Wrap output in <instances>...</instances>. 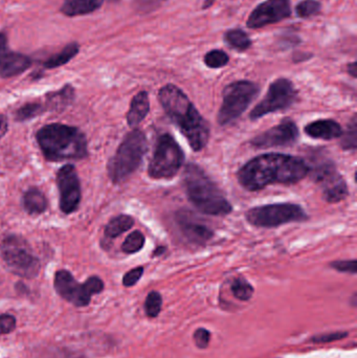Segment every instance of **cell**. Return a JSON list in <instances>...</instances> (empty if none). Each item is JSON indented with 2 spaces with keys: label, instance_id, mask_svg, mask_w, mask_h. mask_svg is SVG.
Segmentation results:
<instances>
[{
  "label": "cell",
  "instance_id": "6da1fadb",
  "mask_svg": "<svg viewBox=\"0 0 357 358\" xmlns=\"http://www.w3.org/2000/svg\"><path fill=\"white\" fill-rule=\"evenodd\" d=\"M309 173L303 158L286 154L269 153L257 156L240 168V185L249 192L259 191L271 185H293Z\"/></svg>",
  "mask_w": 357,
  "mask_h": 358
},
{
  "label": "cell",
  "instance_id": "7a4b0ae2",
  "mask_svg": "<svg viewBox=\"0 0 357 358\" xmlns=\"http://www.w3.org/2000/svg\"><path fill=\"white\" fill-rule=\"evenodd\" d=\"M158 100L170 120L177 126L194 151H201L209 142V123L196 110L193 103L174 84H167L158 92Z\"/></svg>",
  "mask_w": 357,
  "mask_h": 358
},
{
  "label": "cell",
  "instance_id": "3957f363",
  "mask_svg": "<svg viewBox=\"0 0 357 358\" xmlns=\"http://www.w3.org/2000/svg\"><path fill=\"white\" fill-rule=\"evenodd\" d=\"M36 138L49 162L83 159L87 156L86 138L79 128L49 124L37 132Z\"/></svg>",
  "mask_w": 357,
  "mask_h": 358
},
{
  "label": "cell",
  "instance_id": "277c9868",
  "mask_svg": "<svg viewBox=\"0 0 357 358\" xmlns=\"http://www.w3.org/2000/svg\"><path fill=\"white\" fill-rule=\"evenodd\" d=\"M184 183L188 199L201 213L212 216H225L233 211L223 192L199 166L195 164L186 166Z\"/></svg>",
  "mask_w": 357,
  "mask_h": 358
},
{
  "label": "cell",
  "instance_id": "5b68a950",
  "mask_svg": "<svg viewBox=\"0 0 357 358\" xmlns=\"http://www.w3.org/2000/svg\"><path fill=\"white\" fill-rule=\"evenodd\" d=\"M148 150L146 134L140 129L129 132L119 146L116 155L109 160L108 175L114 183L130 177L140 167Z\"/></svg>",
  "mask_w": 357,
  "mask_h": 358
},
{
  "label": "cell",
  "instance_id": "8992f818",
  "mask_svg": "<svg viewBox=\"0 0 357 358\" xmlns=\"http://www.w3.org/2000/svg\"><path fill=\"white\" fill-rule=\"evenodd\" d=\"M259 92L260 87L251 81H235L227 85L222 92V104L217 116L219 125L225 126L237 120Z\"/></svg>",
  "mask_w": 357,
  "mask_h": 358
},
{
  "label": "cell",
  "instance_id": "52a82bcc",
  "mask_svg": "<svg viewBox=\"0 0 357 358\" xmlns=\"http://www.w3.org/2000/svg\"><path fill=\"white\" fill-rule=\"evenodd\" d=\"M184 154L171 134H162L158 138L148 174L153 179H170L184 165Z\"/></svg>",
  "mask_w": 357,
  "mask_h": 358
},
{
  "label": "cell",
  "instance_id": "ba28073f",
  "mask_svg": "<svg viewBox=\"0 0 357 358\" xmlns=\"http://www.w3.org/2000/svg\"><path fill=\"white\" fill-rule=\"evenodd\" d=\"M1 256L9 270L23 278L33 279L40 272V261L32 252L27 240L19 236H9L3 241Z\"/></svg>",
  "mask_w": 357,
  "mask_h": 358
},
{
  "label": "cell",
  "instance_id": "9c48e42d",
  "mask_svg": "<svg viewBox=\"0 0 357 358\" xmlns=\"http://www.w3.org/2000/svg\"><path fill=\"white\" fill-rule=\"evenodd\" d=\"M245 218L254 227L271 229L286 223L303 222L309 217L301 205L286 203L253 207L247 212Z\"/></svg>",
  "mask_w": 357,
  "mask_h": 358
},
{
  "label": "cell",
  "instance_id": "30bf717a",
  "mask_svg": "<svg viewBox=\"0 0 357 358\" xmlns=\"http://www.w3.org/2000/svg\"><path fill=\"white\" fill-rule=\"evenodd\" d=\"M53 286L61 298L77 307H85L90 303L93 294L103 292L104 282L99 277H90L86 282L80 284L71 272L59 270L56 274Z\"/></svg>",
  "mask_w": 357,
  "mask_h": 358
},
{
  "label": "cell",
  "instance_id": "8fae6325",
  "mask_svg": "<svg viewBox=\"0 0 357 358\" xmlns=\"http://www.w3.org/2000/svg\"><path fill=\"white\" fill-rule=\"evenodd\" d=\"M297 99V90L293 83L286 78L277 79L269 85L267 97L251 110L249 118L251 120H257L267 114L288 110Z\"/></svg>",
  "mask_w": 357,
  "mask_h": 358
},
{
  "label": "cell",
  "instance_id": "7c38bea8",
  "mask_svg": "<svg viewBox=\"0 0 357 358\" xmlns=\"http://www.w3.org/2000/svg\"><path fill=\"white\" fill-rule=\"evenodd\" d=\"M309 172L313 181L322 188L323 196L327 203H341L347 199L348 186L332 162H321L319 165L309 168Z\"/></svg>",
  "mask_w": 357,
  "mask_h": 358
},
{
  "label": "cell",
  "instance_id": "4fadbf2b",
  "mask_svg": "<svg viewBox=\"0 0 357 358\" xmlns=\"http://www.w3.org/2000/svg\"><path fill=\"white\" fill-rule=\"evenodd\" d=\"M291 16V0H265L254 9L247 21L251 29L281 23Z\"/></svg>",
  "mask_w": 357,
  "mask_h": 358
},
{
  "label": "cell",
  "instance_id": "5bb4252c",
  "mask_svg": "<svg viewBox=\"0 0 357 358\" xmlns=\"http://www.w3.org/2000/svg\"><path fill=\"white\" fill-rule=\"evenodd\" d=\"M57 185L60 192V209L71 214L78 209L81 201V185L76 168L65 165L57 173Z\"/></svg>",
  "mask_w": 357,
  "mask_h": 358
},
{
  "label": "cell",
  "instance_id": "9a60e30c",
  "mask_svg": "<svg viewBox=\"0 0 357 358\" xmlns=\"http://www.w3.org/2000/svg\"><path fill=\"white\" fill-rule=\"evenodd\" d=\"M299 138V129L293 120H286L273 128L262 132L251 140L253 147L257 149H269L275 147H288Z\"/></svg>",
  "mask_w": 357,
  "mask_h": 358
},
{
  "label": "cell",
  "instance_id": "2e32d148",
  "mask_svg": "<svg viewBox=\"0 0 357 358\" xmlns=\"http://www.w3.org/2000/svg\"><path fill=\"white\" fill-rule=\"evenodd\" d=\"M33 64L31 57L11 51L8 47V35L0 31V77L13 78L23 74Z\"/></svg>",
  "mask_w": 357,
  "mask_h": 358
},
{
  "label": "cell",
  "instance_id": "e0dca14e",
  "mask_svg": "<svg viewBox=\"0 0 357 358\" xmlns=\"http://www.w3.org/2000/svg\"><path fill=\"white\" fill-rule=\"evenodd\" d=\"M176 222L182 234L193 244L204 245L213 238V229L192 212L178 211Z\"/></svg>",
  "mask_w": 357,
  "mask_h": 358
},
{
  "label": "cell",
  "instance_id": "ac0fdd59",
  "mask_svg": "<svg viewBox=\"0 0 357 358\" xmlns=\"http://www.w3.org/2000/svg\"><path fill=\"white\" fill-rule=\"evenodd\" d=\"M305 133L317 140H330L341 138L343 128L334 120H319L306 125Z\"/></svg>",
  "mask_w": 357,
  "mask_h": 358
},
{
  "label": "cell",
  "instance_id": "d6986e66",
  "mask_svg": "<svg viewBox=\"0 0 357 358\" xmlns=\"http://www.w3.org/2000/svg\"><path fill=\"white\" fill-rule=\"evenodd\" d=\"M150 112V101L148 92H140L134 97L130 103L128 114H127V123L129 127L134 128L145 120Z\"/></svg>",
  "mask_w": 357,
  "mask_h": 358
},
{
  "label": "cell",
  "instance_id": "ffe728a7",
  "mask_svg": "<svg viewBox=\"0 0 357 358\" xmlns=\"http://www.w3.org/2000/svg\"><path fill=\"white\" fill-rule=\"evenodd\" d=\"M104 0H64L60 11L67 17L88 15L98 11Z\"/></svg>",
  "mask_w": 357,
  "mask_h": 358
},
{
  "label": "cell",
  "instance_id": "44dd1931",
  "mask_svg": "<svg viewBox=\"0 0 357 358\" xmlns=\"http://www.w3.org/2000/svg\"><path fill=\"white\" fill-rule=\"evenodd\" d=\"M23 207L31 215H40L47 209V199L45 194L37 189L31 188L23 196Z\"/></svg>",
  "mask_w": 357,
  "mask_h": 358
},
{
  "label": "cell",
  "instance_id": "7402d4cb",
  "mask_svg": "<svg viewBox=\"0 0 357 358\" xmlns=\"http://www.w3.org/2000/svg\"><path fill=\"white\" fill-rule=\"evenodd\" d=\"M79 51H80V44L78 42L73 41V42L69 43L63 47L62 51L45 60L43 62V67L45 69H53L63 66L71 62L78 55Z\"/></svg>",
  "mask_w": 357,
  "mask_h": 358
},
{
  "label": "cell",
  "instance_id": "603a6c76",
  "mask_svg": "<svg viewBox=\"0 0 357 358\" xmlns=\"http://www.w3.org/2000/svg\"><path fill=\"white\" fill-rule=\"evenodd\" d=\"M75 98V89L71 85H65L61 90L51 92L47 96V106L53 110H61L69 106Z\"/></svg>",
  "mask_w": 357,
  "mask_h": 358
},
{
  "label": "cell",
  "instance_id": "cb8c5ba5",
  "mask_svg": "<svg viewBox=\"0 0 357 358\" xmlns=\"http://www.w3.org/2000/svg\"><path fill=\"white\" fill-rule=\"evenodd\" d=\"M223 38L229 47L238 51H247L253 45L249 36L241 29H229L224 34Z\"/></svg>",
  "mask_w": 357,
  "mask_h": 358
},
{
  "label": "cell",
  "instance_id": "d4e9b609",
  "mask_svg": "<svg viewBox=\"0 0 357 358\" xmlns=\"http://www.w3.org/2000/svg\"><path fill=\"white\" fill-rule=\"evenodd\" d=\"M134 225V219L128 215H120L109 221L105 227V236L114 239L126 233Z\"/></svg>",
  "mask_w": 357,
  "mask_h": 358
},
{
  "label": "cell",
  "instance_id": "484cf974",
  "mask_svg": "<svg viewBox=\"0 0 357 358\" xmlns=\"http://www.w3.org/2000/svg\"><path fill=\"white\" fill-rule=\"evenodd\" d=\"M341 138V147L344 150H355L357 147V118L356 114L352 116L346 132L343 131Z\"/></svg>",
  "mask_w": 357,
  "mask_h": 358
},
{
  "label": "cell",
  "instance_id": "4316f807",
  "mask_svg": "<svg viewBox=\"0 0 357 358\" xmlns=\"http://www.w3.org/2000/svg\"><path fill=\"white\" fill-rule=\"evenodd\" d=\"M322 11V3L319 0H302L295 7V14L302 19L313 17Z\"/></svg>",
  "mask_w": 357,
  "mask_h": 358
},
{
  "label": "cell",
  "instance_id": "83f0119b",
  "mask_svg": "<svg viewBox=\"0 0 357 358\" xmlns=\"http://www.w3.org/2000/svg\"><path fill=\"white\" fill-rule=\"evenodd\" d=\"M45 114V107L39 103H27L16 112L15 120L17 122H25L36 116Z\"/></svg>",
  "mask_w": 357,
  "mask_h": 358
},
{
  "label": "cell",
  "instance_id": "f1b7e54d",
  "mask_svg": "<svg viewBox=\"0 0 357 358\" xmlns=\"http://www.w3.org/2000/svg\"><path fill=\"white\" fill-rule=\"evenodd\" d=\"M204 64L209 68H221L229 64L230 57L227 53L221 49H212L206 53L204 58Z\"/></svg>",
  "mask_w": 357,
  "mask_h": 358
},
{
  "label": "cell",
  "instance_id": "f546056e",
  "mask_svg": "<svg viewBox=\"0 0 357 358\" xmlns=\"http://www.w3.org/2000/svg\"><path fill=\"white\" fill-rule=\"evenodd\" d=\"M145 241H146V239H145L142 231H132L125 239L124 243L122 244V251L125 254H136V253L140 252V249L144 247Z\"/></svg>",
  "mask_w": 357,
  "mask_h": 358
},
{
  "label": "cell",
  "instance_id": "4dcf8cb0",
  "mask_svg": "<svg viewBox=\"0 0 357 358\" xmlns=\"http://www.w3.org/2000/svg\"><path fill=\"white\" fill-rule=\"evenodd\" d=\"M234 296L240 301L251 300L254 294V287L244 278H237L234 280L231 286Z\"/></svg>",
  "mask_w": 357,
  "mask_h": 358
},
{
  "label": "cell",
  "instance_id": "1f68e13d",
  "mask_svg": "<svg viewBox=\"0 0 357 358\" xmlns=\"http://www.w3.org/2000/svg\"><path fill=\"white\" fill-rule=\"evenodd\" d=\"M162 298L158 292H151L145 302V311L149 318H156L162 310Z\"/></svg>",
  "mask_w": 357,
  "mask_h": 358
},
{
  "label": "cell",
  "instance_id": "d6a6232c",
  "mask_svg": "<svg viewBox=\"0 0 357 358\" xmlns=\"http://www.w3.org/2000/svg\"><path fill=\"white\" fill-rule=\"evenodd\" d=\"M330 266L336 270L337 272L356 274V260L334 261V262L331 263Z\"/></svg>",
  "mask_w": 357,
  "mask_h": 358
},
{
  "label": "cell",
  "instance_id": "836d02e7",
  "mask_svg": "<svg viewBox=\"0 0 357 358\" xmlns=\"http://www.w3.org/2000/svg\"><path fill=\"white\" fill-rule=\"evenodd\" d=\"M143 274H144V267L138 266L134 268V270H129L124 278H123V284L126 287H131L134 286L138 281L142 278Z\"/></svg>",
  "mask_w": 357,
  "mask_h": 358
},
{
  "label": "cell",
  "instance_id": "e575fe53",
  "mask_svg": "<svg viewBox=\"0 0 357 358\" xmlns=\"http://www.w3.org/2000/svg\"><path fill=\"white\" fill-rule=\"evenodd\" d=\"M346 336L347 332H333V333L315 336V337L311 338V341L317 344L331 343V342L340 341V340H343Z\"/></svg>",
  "mask_w": 357,
  "mask_h": 358
},
{
  "label": "cell",
  "instance_id": "d590c367",
  "mask_svg": "<svg viewBox=\"0 0 357 358\" xmlns=\"http://www.w3.org/2000/svg\"><path fill=\"white\" fill-rule=\"evenodd\" d=\"M16 328V318L10 314L0 316V334L11 333Z\"/></svg>",
  "mask_w": 357,
  "mask_h": 358
},
{
  "label": "cell",
  "instance_id": "8d00e7d4",
  "mask_svg": "<svg viewBox=\"0 0 357 358\" xmlns=\"http://www.w3.org/2000/svg\"><path fill=\"white\" fill-rule=\"evenodd\" d=\"M210 338H211V334L204 328L196 330L195 333H194V342L199 349H206L209 346Z\"/></svg>",
  "mask_w": 357,
  "mask_h": 358
},
{
  "label": "cell",
  "instance_id": "74e56055",
  "mask_svg": "<svg viewBox=\"0 0 357 358\" xmlns=\"http://www.w3.org/2000/svg\"><path fill=\"white\" fill-rule=\"evenodd\" d=\"M138 7L140 9L149 10L151 8L156 7L160 3V0H134Z\"/></svg>",
  "mask_w": 357,
  "mask_h": 358
},
{
  "label": "cell",
  "instance_id": "f35d334b",
  "mask_svg": "<svg viewBox=\"0 0 357 358\" xmlns=\"http://www.w3.org/2000/svg\"><path fill=\"white\" fill-rule=\"evenodd\" d=\"M311 57H312V53L297 51V53H293V60L295 63H301L308 60V59H311Z\"/></svg>",
  "mask_w": 357,
  "mask_h": 358
},
{
  "label": "cell",
  "instance_id": "ab89813d",
  "mask_svg": "<svg viewBox=\"0 0 357 358\" xmlns=\"http://www.w3.org/2000/svg\"><path fill=\"white\" fill-rule=\"evenodd\" d=\"M8 128H9V125H8L7 118L3 114H0V138H3L7 133Z\"/></svg>",
  "mask_w": 357,
  "mask_h": 358
},
{
  "label": "cell",
  "instance_id": "60d3db41",
  "mask_svg": "<svg viewBox=\"0 0 357 358\" xmlns=\"http://www.w3.org/2000/svg\"><path fill=\"white\" fill-rule=\"evenodd\" d=\"M347 71H348V74L350 75L353 78H356V63L352 62L350 64H348L347 66Z\"/></svg>",
  "mask_w": 357,
  "mask_h": 358
},
{
  "label": "cell",
  "instance_id": "b9f144b4",
  "mask_svg": "<svg viewBox=\"0 0 357 358\" xmlns=\"http://www.w3.org/2000/svg\"><path fill=\"white\" fill-rule=\"evenodd\" d=\"M167 248L164 246H162V245H160V246L156 247V249H154L153 253H152V257H160L162 256V255L166 253Z\"/></svg>",
  "mask_w": 357,
  "mask_h": 358
},
{
  "label": "cell",
  "instance_id": "7bdbcfd3",
  "mask_svg": "<svg viewBox=\"0 0 357 358\" xmlns=\"http://www.w3.org/2000/svg\"><path fill=\"white\" fill-rule=\"evenodd\" d=\"M216 0H204V5H202V9H209V8H211L212 5H214V3H215Z\"/></svg>",
  "mask_w": 357,
  "mask_h": 358
},
{
  "label": "cell",
  "instance_id": "ee69618b",
  "mask_svg": "<svg viewBox=\"0 0 357 358\" xmlns=\"http://www.w3.org/2000/svg\"><path fill=\"white\" fill-rule=\"evenodd\" d=\"M63 358H84L82 357V356L77 355V354H67V355H65Z\"/></svg>",
  "mask_w": 357,
  "mask_h": 358
},
{
  "label": "cell",
  "instance_id": "f6af8a7d",
  "mask_svg": "<svg viewBox=\"0 0 357 358\" xmlns=\"http://www.w3.org/2000/svg\"><path fill=\"white\" fill-rule=\"evenodd\" d=\"M104 1H109V3H118L120 0H104Z\"/></svg>",
  "mask_w": 357,
  "mask_h": 358
}]
</instances>
